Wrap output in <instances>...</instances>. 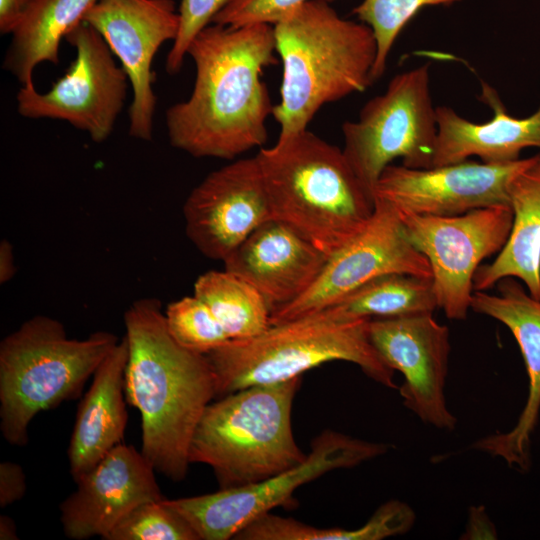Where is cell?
<instances>
[{
  "label": "cell",
  "instance_id": "6da1fadb",
  "mask_svg": "<svg viewBox=\"0 0 540 540\" xmlns=\"http://www.w3.org/2000/svg\"><path fill=\"white\" fill-rule=\"evenodd\" d=\"M274 27L211 23L192 40L190 96L166 111L170 144L196 158L232 160L267 141L273 114L266 67L276 63Z\"/></svg>",
  "mask_w": 540,
  "mask_h": 540
},
{
  "label": "cell",
  "instance_id": "7a4b0ae2",
  "mask_svg": "<svg viewBox=\"0 0 540 540\" xmlns=\"http://www.w3.org/2000/svg\"><path fill=\"white\" fill-rule=\"evenodd\" d=\"M124 326L125 396L141 415V452L157 472L181 481L195 429L216 398L213 368L206 355L173 339L156 298L132 302Z\"/></svg>",
  "mask_w": 540,
  "mask_h": 540
},
{
  "label": "cell",
  "instance_id": "3957f363",
  "mask_svg": "<svg viewBox=\"0 0 540 540\" xmlns=\"http://www.w3.org/2000/svg\"><path fill=\"white\" fill-rule=\"evenodd\" d=\"M282 62L278 140L308 129L328 103L373 83L377 43L363 22L341 17L328 0H308L273 25Z\"/></svg>",
  "mask_w": 540,
  "mask_h": 540
},
{
  "label": "cell",
  "instance_id": "277c9868",
  "mask_svg": "<svg viewBox=\"0 0 540 540\" xmlns=\"http://www.w3.org/2000/svg\"><path fill=\"white\" fill-rule=\"evenodd\" d=\"M271 218L330 256L368 224L374 199L339 147L308 129L255 155Z\"/></svg>",
  "mask_w": 540,
  "mask_h": 540
},
{
  "label": "cell",
  "instance_id": "5b68a950",
  "mask_svg": "<svg viewBox=\"0 0 540 540\" xmlns=\"http://www.w3.org/2000/svg\"><path fill=\"white\" fill-rule=\"evenodd\" d=\"M370 320L338 319L322 310L270 324L249 339L230 340L206 354L215 374L216 397L301 377L331 361L351 362L372 380L396 388L394 370L370 341Z\"/></svg>",
  "mask_w": 540,
  "mask_h": 540
},
{
  "label": "cell",
  "instance_id": "8992f818",
  "mask_svg": "<svg viewBox=\"0 0 540 540\" xmlns=\"http://www.w3.org/2000/svg\"><path fill=\"white\" fill-rule=\"evenodd\" d=\"M301 377L247 387L211 402L193 434L189 461L209 466L220 489L245 486L307 457L291 422Z\"/></svg>",
  "mask_w": 540,
  "mask_h": 540
},
{
  "label": "cell",
  "instance_id": "52a82bcc",
  "mask_svg": "<svg viewBox=\"0 0 540 540\" xmlns=\"http://www.w3.org/2000/svg\"><path fill=\"white\" fill-rule=\"evenodd\" d=\"M120 340L107 331L79 340L63 324L37 315L0 343V429L16 446L28 442L33 418L78 397Z\"/></svg>",
  "mask_w": 540,
  "mask_h": 540
},
{
  "label": "cell",
  "instance_id": "ba28073f",
  "mask_svg": "<svg viewBox=\"0 0 540 540\" xmlns=\"http://www.w3.org/2000/svg\"><path fill=\"white\" fill-rule=\"evenodd\" d=\"M342 133L345 158L373 199L380 175L396 158L409 168L433 167L438 127L429 64L395 75L357 120L343 123Z\"/></svg>",
  "mask_w": 540,
  "mask_h": 540
},
{
  "label": "cell",
  "instance_id": "9c48e42d",
  "mask_svg": "<svg viewBox=\"0 0 540 540\" xmlns=\"http://www.w3.org/2000/svg\"><path fill=\"white\" fill-rule=\"evenodd\" d=\"M388 446L325 430L311 443L305 460L265 480L216 492L165 499L199 540H228L262 515L293 503V493L325 473L352 468L385 454Z\"/></svg>",
  "mask_w": 540,
  "mask_h": 540
},
{
  "label": "cell",
  "instance_id": "30bf717a",
  "mask_svg": "<svg viewBox=\"0 0 540 540\" xmlns=\"http://www.w3.org/2000/svg\"><path fill=\"white\" fill-rule=\"evenodd\" d=\"M76 50L67 72L44 93L21 86L17 112L28 119L68 122L101 143L112 133L126 100L129 79L104 38L81 21L64 38Z\"/></svg>",
  "mask_w": 540,
  "mask_h": 540
},
{
  "label": "cell",
  "instance_id": "8fae6325",
  "mask_svg": "<svg viewBox=\"0 0 540 540\" xmlns=\"http://www.w3.org/2000/svg\"><path fill=\"white\" fill-rule=\"evenodd\" d=\"M397 213L408 239L430 264L438 308L451 320L466 319L477 269L508 240L511 207L490 206L453 216Z\"/></svg>",
  "mask_w": 540,
  "mask_h": 540
},
{
  "label": "cell",
  "instance_id": "7c38bea8",
  "mask_svg": "<svg viewBox=\"0 0 540 540\" xmlns=\"http://www.w3.org/2000/svg\"><path fill=\"white\" fill-rule=\"evenodd\" d=\"M388 273L432 276L427 258L408 239L397 211L375 199L365 228L328 257L301 296L272 311L270 324L327 309L367 281Z\"/></svg>",
  "mask_w": 540,
  "mask_h": 540
},
{
  "label": "cell",
  "instance_id": "4fadbf2b",
  "mask_svg": "<svg viewBox=\"0 0 540 540\" xmlns=\"http://www.w3.org/2000/svg\"><path fill=\"white\" fill-rule=\"evenodd\" d=\"M104 38L132 87L129 135L150 141L157 98L152 62L160 47L175 41L180 16L173 0H99L83 16Z\"/></svg>",
  "mask_w": 540,
  "mask_h": 540
},
{
  "label": "cell",
  "instance_id": "5bb4252c",
  "mask_svg": "<svg viewBox=\"0 0 540 540\" xmlns=\"http://www.w3.org/2000/svg\"><path fill=\"white\" fill-rule=\"evenodd\" d=\"M531 159L497 164L464 160L426 169L390 164L376 183L374 200L398 212L427 216L509 205L510 181Z\"/></svg>",
  "mask_w": 540,
  "mask_h": 540
},
{
  "label": "cell",
  "instance_id": "9a60e30c",
  "mask_svg": "<svg viewBox=\"0 0 540 540\" xmlns=\"http://www.w3.org/2000/svg\"><path fill=\"white\" fill-rule=\"evenodd\" d=\"M370 341L381 359L404 377L399 393L422 422L452 431L456 417L446 404L450 334L433 313L369 321Z\"/></svg>",
  "mask_w": 540,
  "mask_h": 540
},
{
  "label": "cell",
  "instance_id": "2e32d148",
  "mask_svg": "<svg viewBox=\"0 0 540 540\" xmlns=\"http://www.w3.org/2000/svg\"><path fill=\"white\" fill-rule=\"evenodd\" d=\"M183 214L193 245L204 256L224 261L271 218L256 156L210 172L188 195Z\"/></svg>",
  "mask_w": 540,
  "mask_h": 540
},
{
  "label": "cell",
  "instance_id": "e0dca14e",
  "mask_svg": "<svg viewBox=\"0 0 540 540\" xmlns=\"http://www.w3.org/2000/svg\"><path fill=\"white\" fill-rule=\"evenodd\" d=\"M155 469L135 447L121 443L75 480L77 489L60 504L67 538L103 539L134 508L164 499Z\"/></svg>",
  "mask_w": 540,
  "mask_h": 540
},
{
  "label": "cell",
  "instance_id": "ac0fdd59",
  "mask_svg": "<svg viewBox=\"0 0 540 540\" xmlns=\"http://www.w3.org/2000/svg\"><path fill=\"white\" fill-rule=\"evenodd\" d=\"M497 285L498 294L474 291L471 309L500 321L514 335L528 374V396L510 431L489 435L473 446L504 459L510 466L526 470L530 464L531 436L540 412V300L516 278H503Z\"/></svg>",
  "mask_w": 540,
  "mask_h": 540
},
{
  "label": "cell",
  "instance_id": "d6986e66",
  "mask_svg": "<svg viewBox=\"0 0 540 540\" xmlns=\"http://www.w3.org/2000/svg\"><path fill=\"white\" fill-rule=\"evenodd\" d=\"M328 257L291 227L270 218L223 262L224 269L242 277L262 294L272 313L301 296Z\"/></svg>",
  "mask_w": 540,
  "mask_h": 540
},
{
  "label": "cell",
  "instance_id": "ffe728a7",
  "mask_svg": "<svg viewBox=\"0 0 540 540\" xmlns=\"http://www.w3.org/2000/svg\"><path fill=\"white\" fill-rule=\"evenodd\" d=\"M478 99L489 106L492 118L475 123L448 106L436 107L437 143L433 166H441L477 156L485 163H507L520 159L523 149H540V105L525 118L508 114L497 91L482 82Z\"/></svg>",
  "mask_w": 540,
  "mask_h": 540
},
{
  "label": "cell",
  "instance_id": "44dd1931",
  "mask_svg": "<svg viewBox=\"0 0 540 540\" xmlns=\"http://www.w3.org/2000/svg\"><path fill=\"white\" fill-rule=\"evenodd\" d=\"M127 360L128 343L123 336L93 374L92 384L78 406L67 450L74 481L122 443L128 419Z\"/></svg>",
  "mask_w": 540,
  "mask_h": 540
},
{
  "label": "cell",
  "instance_id": "7402d4cb",
  "mask_svg": "<svg viewBox=\"0 0 540 540\" xmlns=\"http://www.w3.org/2000/svg\"><path fill=\"white\" fill-rule=\"evenodd\" d=\"M508 194L513 213L510 235L495 260L479 266L473 289L487 291L513 277L540 300V154L512 178Z\"/></svg>",
  "mask_w": 540,
  "mask_h": 540
},
{
  "label": "cell",
  "instance_id": "603a6c76",
  "mask_svg": "<svg viewBox=\"0 0 540 540\" xmlns=\"http://www.w3.org/2000/svg\"><path fill=\"white\" fill-rule=\"evenodd\" d=\"M97 1L36 0L12 33L3 69L21 86L32 85L34 69L43 62L58 64L62 39Z\"/></svg>",
  "mask_w": 540,
  "mask_h": 540
},
{
  "label": "cell",
  "instance_id": "cb8c5ba5",
  "mask_svg": "<svg viewBox=\"0 0 540 540\" xmlns=\"http://www.w3.org/2000/svg\"><path fill=\"white\" fill-rule=\"evenodd\" d=\"M436 308L431 277L388 273L367 281L324 311L338 319L358 320L433 313Z\"/></svg>",
  "mask_w": 540,
  "mask_h": 540
},
{
  "label": "cell",
  "instance_id": "d4e9b609",
  "mask_svg": "<svg viewBox=\"0 0 540 540\" xmlns=\"http://www.w3.org/2000/svg\"><path fill=\"white\" fill-rule=\"evenodd\" d=\"M212 311L230 340L255 337L270 326V308L248 281L226 269L200 275L194 293Z\"/></svg>",
  "mask_w": 540,
  "mask_h": 540
},
{
  "label": "cell",
  "instance_id": "484cf974",
  "mask_svg": "<svg viewBox=\"0 0 540 540\" xmlns=\"http://www.w3.org/2000/svg\"><path fill=\"white\" fill-rule=\"evenodd\" d=\"M460 1L462 0H362L354 7L352 14L371 28L377 43L372 81L383 75L395 40L420 9L426 6H446Z\"/></svg>",
  "mask_w": 540,
  "mask_h": 540
},
{
  "label": "cell",
  "instance_id": "4316f807",
  "mask_svg": "<svg viewBox=\"0 0 540 540\" xmlns=\"http://www.w3.org/2000/svg\"><path fill=\"white\" fill-rule=\"evenodd\" d=\"M164 315L170 335L190 351L206 355L230 341L209 307L194 294L169 303Z\"/></svg>",
  "mask_w": 540,
  "mask_h": 540
},
{
  "label": "cell",
  "instance_id": "83f0119b",
  "mask_svg": "<svg viewBox=\"0 0 540 540\" xmlns=\"http://www.w3.org/2000/svg\"><path fill=\"white\" fill-rule=\"evenodd\" d=\"M164 498L140 504L105 540H199L186 520Z\"/></svg>",
  "mask_w": 540,
  "mask_h": 540
},
{
  "label": "cell",
  "instance_id": "f1b7e54d",
  "mask_svg": "<svg viewBox=\"0 0 540 540\" xmlns=\"http://www.w3.org/2000/svg\"><path fill=\"white\" fill-rule=\"evenodd\" d=\"M226 0H181L179 6L180 27L178 35L167 55L165 69L170 75L178 73L183 66L188 48L196 35L211 24Z\"/></svg>",
  "mask_w": 540,
  "mask_h": 540
},
{
  "label": "cell",
  "instance_id": "f546056e",
  "mask_svg": "<svg viewBox=\"0 0 540 540\" xmlns=\"http://www.w3.org/2000/svg\"><path fill=\"white\" fill-rule=\"evenodd\" d=\"M306 1L308 0H226L211 23L228 27L275 25Z\"/></svg>",
  "mask_w": 540,
  "mask_h": 540
},
{
  "label": "cell",
  "instance_id": "4dcf8cb0",
  "mask_svg": "<svg viewBox=\"0 0 540 540\" xmlns=\"http://www.w3.org/2000/svg\"><path fill=\"white\" fill-rule=\"evenodd\" d=\"M26 491V478L21 465L0 463V506L7 507L20 500Z\"/></svg>",
  "mask_w": 540,
  "mask_h": 540
},
{
  "label": "cell",
  "instance_id": "1f68e13d",
  "mask_svg": "<svg viewBox=\"0 0 540 540\" xmlns=\"http://www.w3.org/2000/svg\"><path fill=\"white\" fill-rule=\"evenodd\" d=\"M36 0H0V33L12 34Z\"/></svg>",
  "mask_w": 540,
  "mask_h": 540
},
{
  "label": "cell",
  "instance_id": "d6a6232c",
  "mask_svg": "<svg viewBox=\"0 0 540 540\" xmlns=\"http://www.w3.org/2000/svg\"><path fill=\"white\" fill-rule=\"evenodd\" d=\"M464 538H496L495 528L489 520L487 513L484 511L483 506H475L471 508Z\"/></svg>",
  "mask_w": 540,
  "mask_h": 540
},
{
  "label": "cell",
  "instance_id": "836d02e7",
  "mask_svg": "<svg viewBox=\"0 0 540 540\" xmlns=\"http://www.w3.org/2000/svg\"><path fill=\"white\" fill-rule=\"evenodd\" d=\"M16 272L12 244L3 239L0 243V283L11 280Z\"/></svg>",
  "mask_w": 540,
  "mask_h": 540
},
{
  "label": "cell",
  "instance_id": "e575fe53",
  "mask_svg": "<svg viewBox=\"0 0 540 540\" xmlns=\"http://www.w3.org/2000/svg\"><path fill=\"white\" fill-rule=\"evenodd\" d=\"M0 539L1 540H17L16 525L12 518L1 515L0 516Z\"/></svg>",
  "mask_w": 540,
  "mask_h": 540
}]
</instances>
